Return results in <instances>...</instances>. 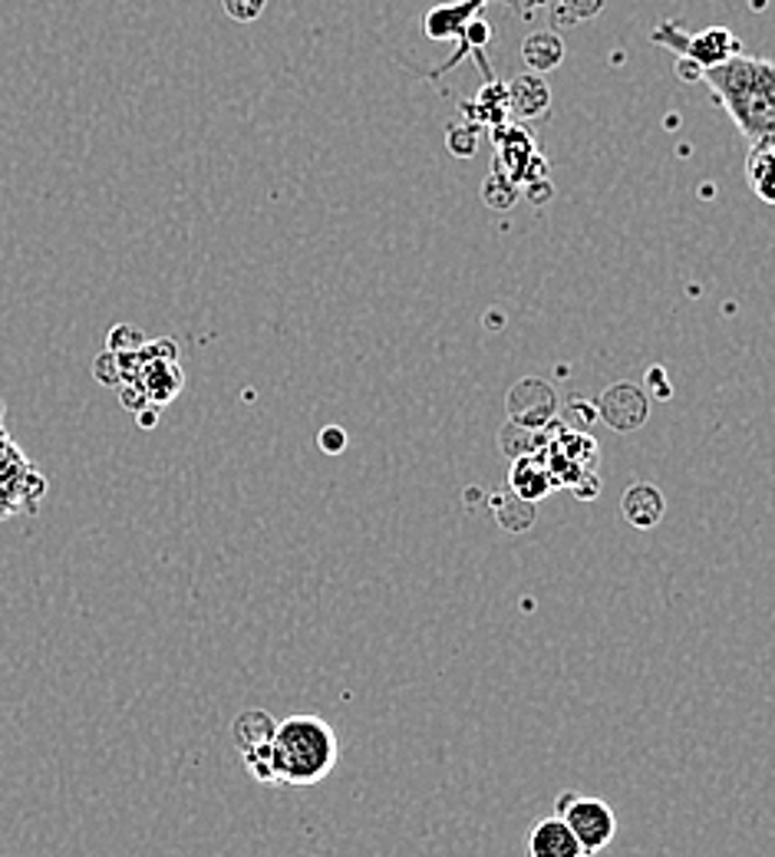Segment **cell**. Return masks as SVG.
I'll return each instance as SVG.
<instances>
[{"label": "cell", "instance_id": "6da1fadb", "mask_svg": "<svg viewBox=\"0 0 775 857\" xmlns=\"http://www.w3.org/2000/svg\"><path fill=\"white\" fill-rule=\"evenodd\" d=\"M726 115L749 138H768L775 129V63L765 56L735 53L722 66L702 73Z\"/></svg>", "mask_w": 775, "mask_h": 857}, {"label": "cell", "instance_id": "7a4b0ae2", "mask_svg": "<svg viewBox=\"0 0 775 857\" xmlns=\"http://www.w3.org/2000/svg\"><path fill=\"white\" fill-rule=\"evenodd\" d=\"M267 752L277 784H317L333 771L340 758L333 725L310 712L280 719L274 725Z\"/></svg>", "mask_w": 775, "mask_h": 857}, {"label": "cell", "instance_id": "3957f363", "mask_svg": "<svg viewBox=\"0 0 775 857\" xmlns=\"http://www.w3.org/2000/svg\"><path fill=\"white\" fill-rule=\"evenodd\" d=\"M650 40L663 49H673L679 59L696 63L702 73L712 66H722L726 59H732L735 53H742L739 36L729 26H706L699 33L683 30L676 20H660L650 33Z\"/></svg>", "mask_w": 775, "mask_h": 857}, {"label": "cell", "instance_id": "277c9868", "mask_svg": "<svg viewBox=\"0 0 775 857\" xmlns=\"http://www.w3.org/2000/svg\"><path fill=\"white\" fill-rule=\"evenodd\" d=\"M554 808H557V817L574 834V841L580 844L584 857L600 854L617 837V814L604 798H584L577 791H561Z\"/></svg>", "mask_w": 775, "mask_h": 857}, {"label": "cell", "instance_id": "5b68a950", "mask_svg": "<svg viewBox=\"0 0 775 857\" xmlns=\"http://www.w3.org/2000/svg\"><path fill=\"white\" fill-rule=\"evenodd\" d=\"M505 409H508V422L541 432L557 415V392L541 376H521L518 382H511V389L505 396Z\"/></svg>", "mask_w": 775, "mask_h": 857}, {"label": "cell", "instance_id": "8992f818", "mask_svg": "<svg viewBox=\"0 0 775 857\" xmlns=\"http://www.w3.org/2000/svg\"><path fill=\"white\" fill-rule=\"evenodd\" d=\"M597 419H604L613 432H636L650 419V399L636 382H610L597 399Z\"/></svg>", "mask_w": 775, "mask_h": 857}, {"label": "cell", "instance_id": "52a82bcc", "mask_svg": "<svg viewBox=\"0 0 775 857\" xmlns=\"http://www.w3.org/2000/svg\"><path fill=\"white\" fill-rule=\"evenodd\" d=\"M551 105V86L538 73H521L505 86V109L518 119H538Z\"/></svg>", "mask_w": 775, "mask_h": 857}, {"label": "cell", "instance_id": "ba28073f", "mask_svg": "<svg viewBox=\"0 0 775 857\" xmlns=\"http://www.w3.org/2000/svg\"><path fill=\"white\" fill-rule=\"evenodd\" d=\"M620 514L627 524L640 527V531H650L663 521L666 514V501H663V491L650 481H633L623 498H620Z\"/></svg>", "mask_w": 775, "mask_h": 857}, {"label": "cell", "instance_id": "9c48e42d", "mask_svg": "<svg viewBox=\"0 0 775 857\" xmlns=\"http://www.w3.org/2000/svg\"><path fill=\"white\" fill-rule=\"evenodd\" d=\"M528 857H584L567 824L554 814L528 831Z\"/></svg>", "mask_w": 775, "mask_h": 857}, {"label": "cell", "instance_id": "30bf717a", "mask_svg": "<svg viewBox=\"0 0 775 857\" xmlns=\"http://www.w3.org/2000/svg\"><path fill=\"white\" fill-rule=\"evenodd\" d=\"M508 491L524 498V501H541L544 494L554 491V478H551V468H544L534 455H524V458H514L511 461V471H508Z\"/></svg>", "mask_w": 775, "mask_h": 857}, {"label": "cell", "instance_id": "8fae6325", "mask_svg": "<svg viewBox=\"0 0 775 857\" xmlns=\"http://www.w3.org/2000/svg\"><path fill=\"white\" fill-rule=\"evenodd\" d=\"M488 508H491V514H495V521L505 534H524V531H531V524L538 517L534 501H524L511 491H491Z\"/></svg>", "mask_w": 775, "mask_h": 857}, {"label": "cell", "instance_id": "7c38bea8", "mask_svg": "<svg viewBox=\"0 0 775 857\" xmlns=\"http://www.w3.org/2000/svg\"><path fill=\"white\" fill-rule=\"evenodd\" d=\"M485 0H462V3H442L425 13V36L429 40H452L462 33V26L481 10Z\"/></svg>", "mask_w": 775, "mask_h": 857}, {"label": "cell", "instance_id": "4fadbf2b", "mask_svg": "<svg viewBox=\"0 0 775 857\" xmlns=\"http://www.w3.org/2000/svg\"><path fill=\"white\" fill-rule=\"evenodd\" d=\"M521 59L528 73H547L564 59V40L557 30H534L521 40Z\"/></svg>", "mask_w": 775, "mask_h": 857}, {"label": "cell", "instance_id": "5bb4252c", "mask_svg": "<svg viewBox=\"0 0 775 857\" xmlns=\"http://www.w3.org/2000/svg\"><path fill=\"white\" fill-rule=\"evenodd\" d=\"M772 175H775V145H772V135H768V138L752 142L749 158H745V181H749V188L755 191V198L765 201V204L775 201Z\"/></svg>", "mask_w": 775, "mask_h": 857}, {"label": "cell", "instance_id": "9a60e30c", "mask_svg": "<svg viewBox=\"0 0 775 857\" xmlns=\"http://www.w3.org/2000/svg\"><path fill=\"white\" fill-rule=\"evenodd\" d=\"M534 155L531 148V135L521 132V129H501L498 132V162H495V171H501L505 178L518 181L521 171H524V162Z\"/></svg>", "mask_w": 775, "mask_h": 857}, {"label": "cell", "instance_id": "2e32d148", "mask_svg": "<svg viewBox=\"0 0 775 857\" xmlns=\"http://www.w3.org/2000/svg\"><path fill=\"white\" fill-rule=\"evenodd\" d=\"M274 725H277V722H274L264 709H244V712L234 719V725H231V738H234V745H237L241 755H244V752H254V748L267 745L270 735H274Z\"/></svg>", "mask_w": 775, "mask_h": 857}, {"label": "cell", "instance_id": "e0dca14e", "mask_svg": "<svg viewBox=\"0 0 775 857\" xmlns=\"http://www.w3.org/2000/svg\"><path fill=\"white\" fill-rule=\"evenodd\" d=\"M538 445H541V432H531V429H524V425H518V422H505V425L498 429V448H501V455H505L508 461L524 458V455H534Z\"/></svg>", "mask_w": 775, "mask_h": 857}, {"label": "cell", "instance_id": "ac0fdd59", "mask_svg": "<svg viewBox=\"0 0 775 857\" xmlns=\"http://www.w3.org/2000/svg\"><path fill=\"white\" fill-rule=\"evenodd\" d=\"M481 201L491 208V211H511L518 204V185L511 178H505L501 171H491L485 181H481Z\"/></svg>", "mask_w": 775, "mask_h": 857}, {"label": "cell", "instance_id": "d6986e66", "mask_svg": "<svg viewBox=\"0 0 775 857\" xmlns=\"http://www.w3.org/2000/svg\"><path fill=\"white\" fill-rule=\"evenodd\" d=\"M604 10V0H557L554 7V23L557 26H577L594 20Z\"/></svg>", "mask_w": 775, "mask_h": 857}, {"label": "cell", "instance_id": "ffe728a7", "mask_svg": "<svg viewBox=\"0 0 775 857\" xmlns=\"http://www.w3.org/2000/svg\"><path fill=\"white\" fill-rule=\"evenodd\" d=\"M445 142H449V152H452V155H458V158H472L475 148H478V132H475L472 125L458 122V125H452V129L445 132Z\"/></svg>", "mask_w": 775, "mask_h": 857}, {"label": "cell", "instance_id": "44dd1931", "mask_svg": "<svg viewBox=\"0 0 775 857\" xmlns=\"http://www.w3.org/2000/svg\"><path fill=\"white\" fill-rule=\"evenodd\" d=\"M264 3H267V0H221L224 13H228L234 23H254V20L264 13Z\"/></svg>", "mask_w": 775, "mask_h": 857}, {"label": "cell", "instance_id": "7402d4cb", "mask_svg": "<svg viewBox=\"0 0 775 857\" xmlns=\"http://www.w3.org/2000/svg\"><path fill=\"white\" fill-rule=\"evenodd\" d=\"M92 372H96V379H99L102 386H115V382L122 379V356L106 349V353L92 363Z\"/></svg>", "mask_w": 775, "mask_h": 857}, {"label": "cell", "instance_id": "603a6c76", "mask_svg": "<svg viewBox=\"0 0 775 857\" xmlns=\"http://www.w3.org/2000/svg\"><path fill=\"white\" fill-rule=\"evenodd\" d=\"M317 445H320V452H326V455H340V452L346 448V432H343L340 425H323V429L317 432Z\"/></svg>", "mask_w": 775, "mask_h": 857}, {"label": "cell", "instance_id": "cb8c5ba5", "mask_svg": "<svg viewBox=\"0 0 775 857\" xmlns=\"http://www.w3.org/2000/svg\"><path fill=\"white\" fill-rule=\"evenodd\" d=\"M139 343H142V336L135 333V326H112V333H109V353L135 349Z\"/></svg>", "mask_w": 775, "mask_h": 857}, {"label": "cell", "instance_id": "d4e9b609", "mask_svg": "<svg viewBox=\"0 0 775 857\" xmlns=\"http://www.w3.org/2000/svg\"><path fill=\"white\" fill-rule=\"evenodd\" d=\"M571 491H574L577 501H594V498L600 494V478L590 475V471H580V475L571 481Z\"/></svg>", "mask_w": 775, "mask_h": 857}, {"label": "cell", "instance_id": "484cf974", "mask_svg": "<svg viewBox=\"0 0 775 857\" xmlns=\"http://www.w3.org/2000/svg\"><path fill=\"white\" fill-rule=\"evenodd\" d=\"M551 194H554V185H551L547 178H534V181L524 185V198H528L534 208H538V204H547Z\"/></svg>", "mask_w": 775, "mask_h": 857}, {"label": "cell", "instance_id": "4316f807", "mask_svg": "<svg viewBox=\"0 0 775 857\" xmlns=\"http://www.w3.org/2000/svg\"><path fill=\"white\" fill-rule=\"evenodd\" d=\"M567 415L577 422V429H590V422L597 419V405H590L587 399H571V409Z\"/></svg>", "mask_w": 775, "mask_h": 857}, {"label": "cell", "instance_id": "83f0119b", "mask_svg": "<svg viewBox=\"0 0 775 857\" xmlns=\"http://www.w3.org/2000/svg\"><path fill=\"white\" fill-rule=\"evenodd\" d=\"M646 379H650V386H653L656 399H669V392H673V389L666 386V376H663V369H660V366H653Z\"/></svg>", "mask_w": 775, "mask_h": 857}, {"label": "cell", "instance_id": "f1b7e54d", "mask_svg": "<svg viewBox=\"0 0 775 857\" xmlns=\"http://www.w3.org/2000/svg\"><path fill=\"white\" fill-rule=\"evenodd\" d=\"M676 76H679V79H686V82H696V79H702V69H699L696 63H689V59H679V56H676Z\"/></svg>", "mask_w": 775, "mask_h": 857}, {"label": "cell", "instance_id": "f546056e", "mask_svg": "<svg viewBox=\"0 0 775 857\" xmlns=\"http://www.w3.org/2000/svg\"><path fill=\"white\" fill-rule=\"evenodd\" d=\"M122 402H125L129 409H142V402H145V392L139 396V392H132V389H122Z\"/></svg>", "mask_w": 775, "mask_h": 857}, {"label": "cell", "instance_id": "4dcf8cb0", "mask_svg": "<svg viewBox=\"0 0 775 857\" xmlns=\"http://www.w3.org/2000/svg\"><path fill=\"white\" fill-rule=\"evenodd\" d=\"M155 419H158L155 412H139V425H145V429H152V425H155Z\"/></svg>", "mask_w": 775, "mask_h": 857}, {"label": "cell", "instance_id": "1f68e13d", "mask_svg": "<svg viewBox=\"0 0 775 857\" xmlns=\"http://www.w3.org/2000/svg\"><path fill=\"white\" fill-rule=\"evenodd\" d=\"M679 125V115H666V129H676Z\"/></svg>", "mask_w": 775, "mask_h": 857}]
</instances>
